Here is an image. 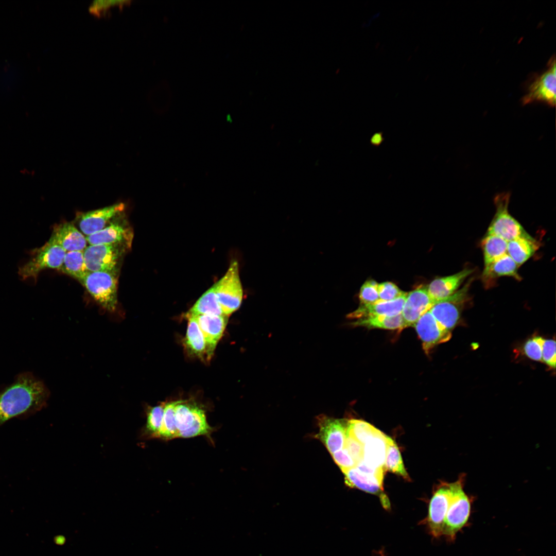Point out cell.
Listing matches in <instances>:
<instances>
[{
  "instance_id": "ba28073f",
  "label": "cell",
  "mask_w": 556,
  "mask_h": 556,
  "mask_svg": "<svg viewBox=\"0 0 556 556\" xmlns=\"http://www.w3.org/2000/svg\"><path fill=\"white\" fill-rule=\"evenodd\" d=\"M214 286L217 300L225 315L229 316L239 308L244 293L237 260L231 262L225 274Z\"/></svg>"
},
{
  "instance_id": "6da1fadb",
  "label": "cell",
  "mask_w": 556,
  "mask_h": 556,
  "mask_svg": "<svg viewBox=\"0 0 556 556\" xmlns=\"http://www.w3.org/2000/svg\"><path fill=\"white\" fill-rule=\"evenodd\" d=\"M49 395L44 383L32 372L19 373L0 390V426L14 417L40 410Z\"/></svg>"
},
{
  "instance_id": "ffe728a7",
  "label": "cell",
  "mask_w": 556,
  "mask_h": 556,
  "mask_svg": "<svg viewBox=\"0 0 556 556\" xmlns=\"http://www.w3.org/2000/svg\"><path fill=\"white\" fill-rule=\"evenodd\" d=\"M474 272L466 267L454 274L436 279L427 288L428 294L435 304L455 293L464 280Z\"/></svg>"
},
{
  "instance_id": "d4e9b609",
  "label": "cell",
  "mask_w": 556,
  "mask_h": 556,
  "mask_svg": "<svg viewBox=\"0 0 556 556\" xmlns=\"http://www.w3.org/2000/svg\"><path fill=\"white\" fill-rule=\"evenodd\" d=\"M538 247L534 239L519 238L508 241L507 253L519 266L528 260Z\"/></svg>"
},
{
  "instance_id": "3957f363",
  "label": "cell",
  "mask_w": 556,
  "mask_h": 556,
  "mask_svg": "<svg viewBox=\"0 0 556 556\" xmlns=\"http://www.w3.org/2000/svg\"><path fill=\"white\" fill-rule=\"evenodd\" d=\"M118 273L108 271L88 272L80 282L104 309L114 312L117 308Z\"/></svg>"
},
{
  "instance_id": "9c48e42d",
  "label": "cell",
  "mask_w": 556,
  "mask_h": 556,
  "mask_svg": "<svg viewBox=\"0 0 556 556\" xmlns=\"http://www.w3.org/2000/svg\"><path fill=\"white\" fill-rule=\"evenodd\" d=\"M545 72L536 74L529 83L526 93L522 98L523 105L533 102H544L554 107L556 100V65L555 56L551 58Z\"/></svg>"
},
{
  "instance_id": "44dd1931",
  "label": "cell",
  "mask_w": 556,
  "mask_h": 556,
  "mask_svg": "<svg viewBox=\"0 0 556 556\" xmlns=\"http://www.w3.org/2000/svg\"><path fill=\"white\" fill-rule=\"evenodd\" d=\"M407 293L392 301H379L375 303L360 305L354 311L348 315L351 319H360L370 316H394L402 313Z\"/></svg>"
},
{
  "instance_id": "1f68e13d",
  "label": "cell",
  "mask_w": 556,
  "mask_h": 556,
  "mask_svg": "<svg viewBox=\"0 0 556 556\" xmlns=\"http://www.w3.org/2000/svg\"><path fill=\"white\" fill-rule=\"evenodd\" d=\"M177 403V401H173L165 404L162 425L157 439L170 440L177 438L175 422V407Z\"/></svg>"
},
{
  "instance_id": "5bb4252c",
  "label": "cell",
  "mask_w": 556,
  "mask_h": 556,
  "mask_svg": "<svg viewBox=\"0 0 556 556\" xmlns=\"http://www.w3.org/2000/svg\"><path fill=\"white\" fill-rule=\"evenodd\" d=\"M413 326L426 354L436 345L447 341L451 337L450 332L437 321L430 310L423 314Z\"/></svg>"
},
{
  "instance_id": "5b68a950",
  "label": "cell",
  "mask_w": 556,
  "mask_h": 556,
  "mask_svg": "<svg viewBox=\"0 0 556 556\" xmlns=\"http://www.w3.org/2000/svg\"><path fill=\"white\" fill-rule=\"evenodd\" d=\"M464 477L453 483V494L444 523L443 534L453 541L467 524L471 511L470 497L463 490Z\"/></svg>"
},
{
  "instance_id": "277c9868",
  "label": "cell",
  "mask_w": 556,
  "mask_h": 556,
  "mask_svg": "<svg viewBox=\"0 0 556 556\" xmlns=\"http://www.w3.org/2000/svg\"><path fill=\"white\" fill-rule=\"evenodd\" d=\"M510 192H502L494 198L496 212L486 234L498 236L507 241L523 238H532L509 212Z\"/></svg>"
},
{
  "instance_id": "d590c367",
  "label": "cell",
  "mask_w": 556,
  "mask_h": 556,
  "mask_svg": "<svg viewBox=\"0 0 556 556\" xmlns=\"http://www.w3.org/2000/svg\"><path fill=\"white\" fill-rule=\"evenodd\" d=\"M377 290L379 301H381L395 300L405 293L399 289L395 284L390 282L378 284Z\"/></svg>"
},
{
  "instance_id": "f1b7e54d",
  "label": "cell",
  "mask_w": 556,
  "mask_h": 556,
  "mask_svg": "<svg viewBox=\"0 0 556 556\" xmlns=\"http://www.w3.org/2000/svg\"><path fill=\"white\" fill-rule=\"evenodd\" d=\"M508 241L494 235L486 234L481 241L484 266L507 254Z\"/></svg>"
},
{
  "instance_id": "60d3db41",
  "label": "cell",
  "mask_w": 556,
  "mask_h": 556,
  "mask_svg": "<svg viewBox=\"0 0 556 556\" xmlns=\"http://www.w3.org/2000/svg\"><path fill=\"white\" fill-rule=\"evenodd\" d=\"M373 556H385L384 552L383 550L376 551L374 553Z\"/></svg>"
},
{
  "instance_id": "9a60e30c",
  "label": "cell",
  "mask_w": 556,
  "mask_h": 556,
  "mask_svg": "<svg viewBox=\"0 0 556 556\" xmlns=\"http://www.w3.org/2000/svg\"><path fill=\"white\" fill-rule=\"evenodd\" d=\"M347 424L345 420L326 416L318 418L319 431L317 437L331 454L343 448Z\"/></svg>"
},
{
  "instance_id": "8992f818",
  "label": "cell",
  "mask_w": 556,
  "mask_h": 556,
  "mask_svg": "<svg viewBox=\"0 0 556 556\" xmlns=\"http://www.w3.org/2000/svg\"><path fill=\"white\" fill-rule=\"evenodd\" d=\"M66 252L59 245L49 239L44 245L31 252L30 259L19 268V275L22 280H36L45 269L59 270Z\"/></svg>"
},
{
  "instance_id": "836d02e7",
  "label": "cell",
  "mask_w": 556,
  "mask_h": 556,
  "mask_svg": "<svg viewBox=\"0 0 556 556\" xmlns=\"http://www.w3.org/2000/svg\"><path fill=\"white\" fill-rule=\"evenodd\" d=\"M377 286L378 283L374 280H368L363 284L359 295L361 305L373 304L379 301Z\"/></svg>"
},
{
  "instance_id": "7a4b0ae2",
  "label": "cell",
  "mask_w": 556,
  "mask_h": 556,
  "mask_svg": "<svg viewBox=\"0 0 556 556\" xmlns=\"http://www.w3.org/2000/svg\"><path fill=\"white\" fill-rule=\"evenodd\" d=\"M177 438H189L200 436L211 439L214 431L206 420L205 412L196 403L177 401L175 407Z\"/></svg>"
},
{
  "instance_id": "f35d334b",
  "label": "cell",
  "mask_w": 556,
  "mask_h": 556,
  "mask_svg": "<svg viewBox=\"0 0 556 556\" xmlns=\"http://www.w3.org/2000/svg\"><path fill=\"white\" fill-rule=\"evenodd\" d=\"M332 456L334 461L343 473L355 467L356 465L355 461L344 448L332 454Z\"/></svg>"
},
{
  "instance_id": "4dcf8cb0",
  "label": "cell",
  "mask_w": 556,
  "mask_h": 556,
  "mask_svg": "<svg viewBox=\"0 0 556 556\" xmlns=\"http://www.w3.org/2000/svg\"><path fill=\"white\" fill-rule=\"evenodd\" d=\"M387 451L385 470L397 474L408 480V475L405 468L401 453L394 441L387 436Z\"/></svg>"
},
{
  "instance_id": "d6986e66",
  "label": "cell",
  "mask_w": 556,
  "mask_h": 556,
  "mask_svg": "<svg viewBox=\"0 0 556 556\" xmlns=\"http://www.w3.org/2000/svg\"><path fill=\"white\" fill-rule=\"evenodd\" d=\"M345 483L352 488H356L366 492L378 495L383 507L388 509L390 507L387 497L383 493V480L359 471L355 467L343 473Z\"/></svg>"
},
{
  "instance_id": "7c38bea8",
  "label": "cell",
  "mask_w": 556,
  "mask_h": 556,
  "mask_svg": "<svg viewBox=\"0 0 556 556\" xmlns=\"http://www.w3.org/2000/svg\"><path fill=\"white\" fill-rule=\"evenodd\" d=\"M453 494V483H443L436 491L429 505L426 524L435 537L442 536L445 516Z\"/></svg>"
},
{
  "instance_id": "52a82bcc",
  "label": "cell",
  "mask_w": 556,
  "mask_h": 556,
  "mask_svg": "<svg viewBox=\"0 0 556 556\" xmlns=\"http://www.w3.org/2000/svg\"><path fill=\"white\" fill-rule=\"evenodd\" d=\"M129 249L120 244L89 245L83 251L86 269L89 272L108 271L119 273L124 256Z\"/></svg>"
},
{
  "instance_id": "f546056e",
  "label": "cell",
  "mask_w": 556,
  "mask_h": 556,
  "mask_svg": "<svg viewBox=\"0 0 556 556\" xmlns=\"http://www.w3.org/2000/svg\"><path fill=\"white\" fill-rule=\"evenodd\" d=\"M165 404L148 407L146 411V422L141 432L140 436L142 438H157L162 425Z\"/></svg>"
},
{
  "instance_id": "ac0fdd59",
  "label": "cell",
  "mask_w": 556,
  "mask_h": 556,
  "mask_svg": "<svg viewBox=\"0 0 556 556\" xmlns=\"http://www.w3.org/2000/svg\"><path fill=\"white\" fill-rule=\"evenodd\" d=\"M49 239L66 252L84 251L88 244L86 236L71 222H64L55 225Z\"/></svg>"
},
{
  "instance_id": "4316f807",
  "label": "cell",
  "mask_w": 556,
  "mask_h": 556,
  "mask_svg": "<svg viewBox=\"0 0 556 556\" xmlns=\"http://www.w3.org/2000/svg\"><path fill=\"white\" fill-rule=\"evenodd\" d=\"M352 325L363 326L368 328H380L384 329H397L404 328V323L401 314L394 316H370L358 319Z\"/></svg>"
},
{
  "instance_id": "cb8c5ba5",
  "label": "cell",
  "mask_w": 556,
  "mask_h": 556,
  "mask_svg": "<svg viewBox=\"0 0 556 556\" xmlns=\"http://www.w3.org/2000/svg\"><path fill=\"white\" fill-rule=\"evenodd\" d=\"M186 317L188 319V325L184 341L185 348L190 354L203 359L206 356V347L202 333L195 317L186 316Z\"/></svg>"
},
{
  "instance_id": "484cf974",
  "label": "cell",
  "mask_w": 556,
  "mask_h": 556,
  "mask_svg": "<svg viewBox=\"0 0 556 556\" xmlns=\"http://www.w3.org/2000/svg\"><path fill=\"white\" fill-rule=\"evenodd\" d=\"M200 315H225L217 300L214 285L201 296L186 316Z\"/></svg>"
},
{
  "instance_id": "e575fe53",
  "label": "cell",
  "mask_w": 556,
  "mask_h": 556,
  "mask_svg": "<svg viewBox=\"0 0 556 556\" xmlns=\"http://www.w3.org/2000/svg\"><path fill=\"white\" fill-rule=\"evenodd\" d=\"M131 2L129 0H97L90 4L89 11L96 16H100L107 13L110 8L118 6L120 8L128 5Z\"/></svg>"
},
{
  "instance_id": "8d00e7d4",
  "label": "cell",
  "mask_w": 556,
  "mask_h": 556,
  "mask_svg": "<svg viewBox=\"0 0 556 556\" xmlns=\"http://www.w3.org/2000/svg\"><path fill=\"white\" fill-rule=\"evenodd\" d=\"M544 339L541 337H535L528 340L525 344L524 351L525 354L530 359L536 361H542V349Z\"/></svg>"
},
{
  "instance_id": "74e56055",
  "label": "cell",
  "mask_w": 556,
  "mask_h": 556,
  "mask_svg": "<svg viewBox=\"0 0 556 556\" xmlns=\"http://www.w3.org/2000/svg\"><path fill=\"white\" fill-rule=\"evenodd\" d=\"M343 448L356 463L362 459L363 445L346 432Z\"/></svg>"
},
{
  "instance_id": "7402d4cb",
  "label": "cell",
  "mask_w": 556,
  "mask_h": 556,
  "mask_svg": "<svg viewBox=\"0 0 556 556\" xmlns=\"http://www.w3.org/2000/svg\"><path fill=\"white\" fill-rule=\"evenodd\" d=\"M387 445V436L379 430L363 445V462L373 468L385 470Z\"/></svg>"
},
{
  "instance_id": "8fae6325",
  "label": "cell",
  "mask_w": 556,
  "mask_h": 556,
  "mask_svg": "<svg viewBox=\"0 0 556 556\" xmlns=\"http://www.w3.org/2000/svg\"><path fill=\"white\" fill-rule=\"evenodd\" d=\"M125 205L119 202L97 210L79 212L75 222L79 231L86 237L95 233L106 227L124 213Z\"/></svg>"
},
{
  "instance_id": "e0dca14e",
  "label": "cell",
  "mask_w": 556,
  "mask_h": 556,
  "mask_svg": "<svg viewBox=\"0 0 556 556\" xmlns=\"http://www.w3.org/2000/svg\"><path fill=\"white\" fill-rule=\"evenodd\" d=\"M195 317L206 343L207 359H210L226 327V315H200Z\"/></svg>"
},
{
  "instance_id": "603a6c76",
  "label": "cell",
  "mask_w": 556,
  "mask_h": 556,
  "mask_svg": "<svg viewBox=\"0 0 556 556\" xmlns=\"http://www.w3.org/2000/svg\"><path fill=\"white\" fill-rule=\"evenodd\" d=\"M518 266L507 253L489 264L484 266L482 279L486 286H490L498 277L511 276L520 280L518 274Z\"/></svg>"
},
{
  "instance_id": "d6a6232c",
  "label": "cell",
  "mask_w": 556,
  "mask_h": 556,
  "mask_svg": "<svg viewBox=\"0 0 556 556\" xmlns=\"http://www.w3.org/2000/svg\"><path fill=\"white\" fill-rule=\"evenodd\" d=\"M379 431L364 421L353 419L348 422L346 433L362 445Z\"/></svg>"
},
{
  "instance_id": "83f0119b",
  "label": "cell",
  "mask_w": 556,
  "mask_h": 556,
  "mask_svg": "<svg viewBox=\"0 0 556 556\" xmlns=\"http://www.w3.org/2000/svg\"><path fill=\"white\" fill-rule=\"evenodd\" d=\"M59 271L80 282L89 272L85 267L83 251L66 252Z\"/></svg>"
},
{
  "instance_id": "ab89813d",
  "label": "cell",
  "mask_w": 556,
  "mask_h": 556,
  "mask_svg": "<svg viewBox=\"0 0 556 556\" xmlns=\"http://www.w3.org/2000/svg\"><path fill=\"white\" fill-rule=\"evenodd\" d=\"M555 341L551 339H544L542 349V360L549 366L555 368Z\"/></svg>"
},
{
  "instance_id": "4fadbf2b",
  "label": "cell",
  "mask_w": 556,
  "mask_h": 556,
  "mask_svg": "<svg viewBox=\"0 0 556 556\" xmlns=\"http://www.w3.org/2000/svg\"><path fill=\"white\" fill-rule=\"evenodd\" d=\"M133 231L124 213L113 220L102 230L86 237L89 245L120 244L130 249Z\"/></svg>"
},
{
  "instance_id": "2e32d148",
  "label": "cell",
  "mask_w": 556,
  "mask_h": 556,
  "mask_svg": "<svg viewBox=\"0 0 556 556\" xmlns=\"http://www.w3.org/2000/svg\"><path fill=\"white\" fill-rule=\"evenodd\" d=\"M435 304L426 287L418 288L407 294L401 315L404 328L413 326L418 320Z\"/></svg>"
},
{
  "instance_id": "30bf717a",
  "label": "cell",
  "mask_w": 556,
  "mask_h": 556,
  "mask_svg": "<svg viewBox=\"0 0 556 556\" xmlns=\"http://www.w3.org/2000/svg\"><path fill=\"white\" fill-rule=\"evenodd\" d=\"M471 283L469 281L450 297L436 303L429 310L437 321L448 332H450L460 319Z\"/></svg>"
}]
</instances>
